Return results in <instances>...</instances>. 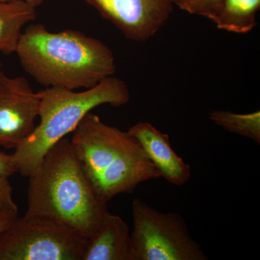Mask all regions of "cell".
Segmentation results:
<instances>
[{"label": "cell", "mask_w": 260, "mask_h": 260, "mask_svg": "<svg viewBox=\"0 0 260 260\" xmlns=\"http://www.w3.org/2000/svg\"><path fill=\"white\" fill-rule=\"evenodd\" d=\"M15 53L23 70L46 88L85 90L116 73L110 48L71 29L54 32L43 24H31L22 34Z\"/></svg>", "instance_id": "1"}, {"label": "cell", "mask_w": 260, "mask_h": 260, "mask_svg": "<svg viewBox=\"0 0 260 260\" xmlns=\"http://www.w3.org/2000/svg\"><path fill=\"white\" fill-rule=\"evenodd\" d=\"M28 178L27 215L51 220L88 239L110 213L84 175L68 138L48 152Z\"/></svg>", "instance_id": "2"}, {"label": "cell", "mask_w": 260, "mask_h": 260, "mask_svg": "<svg viewBox=\"0 0 260 260\" xmlns=\"http://www.w3.org/2000/svg\"><path fill=\"white\" fill-rule=\"evenodd\" d=\"M70 140L92 189L104 203L131 194L142 183L161 177L143 147L128 132L109 125L90 112Z\"/></svg>", "instance_id": "3"}, {"label": "cell", "mask_w": 260, "mask_h": 260, "mask_svg": "<svg viewBox=\"0 0 260 260\" xmlns=\"http://www.w3.org/2000/svg\"><path fill=\"white\" fill-rule=\"evenodd\" d=\"M38 94L40 99L39 124L12 154L17 172L25 177H30L48 152L73 133L93 109L105 104L122 107L130 101L127 85L114 76L83 91L49 87Z\"/></svg>", "instance_id": "4"}, {"label": "cell", "mask_w": 260, "mask_h": 260, "mask_svg": "<svg viewBox=\"0 0 260 260\" xmlns=\"http://www.w3.org/2000/svg\"><path fill=\"white\" fill-rule=\"evenodd\" d=\"M133 260H208L178 213H161L135 198L132 203Z\"/></svg>", "instance_id": "5"}, {"label": "cell", "mask_w": 260, "mask_h": 260, "mask_svg": "<svg viewBox=\"0 0 260 260\" xmlns=\"http://www.w3.org/2000/svg\"><path fill=\"white\" fill-rule=\"evenodd\" d=\"M86 244L71 229L25 214L0 234V260H83Z\"/></svg>", "instance_id": "6"}, {"label": "cell", "mask_w": 260, "mask_h": 260, "mask_svg": "<svg viewBox=\"0 0 260 260\" xmlns=\"http://www.w3.org/2000/svg\"><path fill=\"white\" fill-rule=\"evenodd\" d=\"M112 23L129 40L145 42L170 18L173 0H82Z\"/></svg>", "instance_id": "7"}, {"label": "cell", "mask_w": 260, "mask_h": 260, "mask_svg": "<svg viewBox=\"0 0 260 260\" xmlns=\"http://www.w3.org/2000/svg\"><path fill=\"white\" fill-rule=\"evenodd\" d=\"M40 99L23 77L0 75V145L16 148L31 135Z\"/></svg>", "instance_id": "8"}, {"label": "cell", "mask_w": 260, "mask_h": 260, "mask_svg": "<svg viewBox=\"0 0 260 260\" xmlns=\"http://www.w3.org/2000/svg\"><path fill=\"white\" fill-rule=\"evenodd\" d=\"M127 132L139 142L161 177L168 182L175 186L189 182L191 168L173 150L169 135L145 121L137 123Z\"/></svg>", "instance_id": "9"}, {"label": "cell", "mask_w": 260, "mask_h": 260, "mask_svg": "<svg viewBox=\"0 0 260 260\" xmlns=\"http://www.w3.org/2000/svg\"><path fill=\"white\" fill-rule=\"evenodd\" d=\"M83 260H133L131 233L126 222L109 213L87 239Z\"/></svg>", "instance_id": "10"}, {"label": "cell", "mask_w": 260, "mask_h": 260, "mask_svg": "<svg viewBox=\"0 0 260 260\" xmlns=\"http://www.w3.org/2000/svg\"><path fill=\"white\" fill-rule=\"evenodd\" d=\"M36 18V8L23 0L0 2V52H16L23 27Z\"/></svg>", "instance_id": "11"}, {"label": "cell", "mask_w": 260, "mask_h": 260, "mask_svg": "<svg viewBox=\"0 0 260 260\" xmlns=\"http://www.w3.org/2000/svg\"><path fill=\"white\" fill-rule=\"evenodd\" d=\"M259 8L260 0H222L213 22L220 30L248 34L256 27Z\"/></svg>", "instance_id": "12"}, {"label": "cell", "mask_w": 260, "mask_h": 260, "mask_svg": "<svg viewBox=\"0 0 260 260\" xmlns=\"http://www.w3.org/2000/svg\"><path fill=\"white\" fill-rule=\"evenodd\" d=\"M212 122L225 131L249 138L260 144V112L237 114L230 111L215 110L209 113Z\"/></svg>", "instance_id": "13"}, {"label": "cell", "mask_w": 260, "mask_h": 260, "mask_svg": "<svg viewBox=\"0 0 260 260\" xmlns=\"http://www.w3.org/2000/svg\"><path fill=\"white\" fill-rule=\"evenodd\" d=\"M222 0H173L174 6L189 13L213 21Z\"/></svg>", "instance_id": "14"}, {"label": "cell", "mask_w": 260, "mask_h": 260, "mask_svg": "<svg viewBox=\"0 0 260 260\" xmlns=\"http://www.w3.org/2000/svg\"><path fill=\"white\" fill-rule=\"evenodd\" d=\"M18 213V208L13 198V189L8 177L0 175V214Z\"/></svg>", "instance_id": "15"}, {"label": "cell", "mask_w": 260, "mask_h": 260, "mask_svg": "<svg viewBox=\"0 0 260 260\" xmlns=\"http://www.w3.org/2000/svg\"><path fill=\"white\" fill-rule=\"evenodd\" d=\"M17 172L13 155L0 151V175L9 177Z\"/></svg>", "instance_id": "16"}, {"label": "cell", "mask_w": 260, "mask_h": 260, "mask_svg": "<svg viewBox=\"0 0 260 260\" xmlns=\"http://www.w3.org/2000/svg\"><path fill=\"white\" fill-rule=\"evenodd\" d=\"M18 216V213L0 214V234L8 229Z\"/></svg>", "instance_id": "17"}, {"label": "cell", "mask_w": 260, "mask_h": 260, "mask_svg": "<svg viewBox=\"0 0 260 260\" xmlns=\"http://www.w3.org/2000/svg\"><path fill=\"white\" fill-rule=\"evenodd\" d=\"M25 3H28L29 5L32 6V8H39L44 3V0H23Z\"/></svg>", "instance_id": "18"}, {"label": "cell", "mask_w": 260, "mask_h": 260, "mask_svg": "<svg viewBox=\"0 0 260 260\" xmlns=\"http://www.w3.org/2000/svg\"><path fill=\"white\" fill-rule=\"evenodd\" d=\"M2 68H3V63H2L1 60H0V75L3 73V70H2Z\"/></svg>", "instance_id": "19"}, {"label": "cell", "mask_w": 260, "mask_h": 260, "mask_svg": "<svg viewBox=\"0 0 260 260\" xmlns=\"http://www.w3.org/2000/svg\"><path fill=\"white\" fill-rule=\"evenodd\" d=\"M8 1H12V0H0V2H8Z\"/></svg>", "instance_id": "20"}]
</instances>
